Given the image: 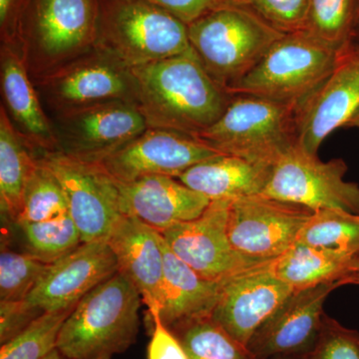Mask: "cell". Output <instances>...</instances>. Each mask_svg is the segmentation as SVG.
<instances>
[{"label": "cell", "mask_w": 359, "mask_h": 359, "mask_svg": "<svg viewBox=\"0 0 359 359\" xmlns=\"http://www.w3.org/2000/svg\"><path fill=\"white\" fill-rule=\"evenodd\" d=\"M128 70L149 128L197 137L221 117L233 97L210 76L192 48Z\"/></svg>", "instance_id": "cell-1"}, {"label": "cell", "mask_w": 359, "mask_h": 359, "mask_svg": "<svg viewBox=\"0 0 359 359\" xmlns=\"http://www.w3.org/2000/svg\"><path fill=\"white\" fill-rule=\"evenodd\" d=\"M142 302L134 283L118 271L75 306L56 348L69 359H112L125 353L138 337Z\"/></svg>", "instance_id": "cell-2"}, {"label": "cell", "mask_w": 359, "mask_h": 359, "mask_svg": "<svg viewBox=\"0 0 359 359\" xmlns=\"http://www.w3.org/2000/svg\"><path fill=\"white\" fill-rule=\"evenodd\" d=\"M191 47L210 76L228 91L283 36L244 0H231L189 23Z\"/></svg>", "instance_id": "cell-3"}, {"label": "cell", "mask_w": 359, "mask_h": 359, "mask_svg": "<svg viewBox=\"0 0 359 359\" xmlns=\"http://www.w3.org/2000/svg\"><path fill=\"white\" fill-rule=\"evenodd\" d=\"M297 106L233 95L221 117L196 138L222 154L271 165L297 145Z\"/></svg>", "instance_id": "cell-4"}, {"label": "cell", "mask_w": 359, "mask_h": 359, "mask_svg": "<svg viewBox=\"0 0 359 359\" xmlns=\"http://www.w3.org/2000/svg\"><path fill=\"white\" fill-rule=\"evenodd\" d=\"M337 52L308 32L285 34L228 92L299 107L334 69Z\"/></svg>", "instance_id": "cell-5"}, {"label": "cell", "mask_w": 359, "mask_h": 359, "mask_svg": "<svg viewBox=\"0 0 359 359\" xmlns=\"http://www.w3.org/2000/svg\"><path fill=\"white\" fill-rule=\"evenodd\" d=\"M97 40L127 68L190 50L188 25L144 0H100Z\"/></svg>", "instance_id": "cell-6"}, {"label": "cell", "mask_w": 359, "mask_h": 359, "mask_svg": "<svg viewBox=\"0 0 359 359\" xmlns=\"http://www.w3.org/2000/svg\"><path fill=\"white\" fill-rule=\"evenodd\" d=\"M347 169L342 159L323 162L294 145L273 164L262 194L313 211L334 209L359 215V186L344 179Z\"/></svg>", "instance_id": "cell-7"}, {"label": "cell", "mask_w": 359, "mask_h": 359, "mask_svg": "<svg viewBox=\"0 0 359 359\" xmlns=\"http://www.w3.org/2000/svg\"><path fill=\"white\" fill-rule=\"evenodd\" d=\"M314 212L263 194L231 201L228 219L231 244L242 256L271 263L297 242Z\"/></svg>", "instance_id": "cell-8"}, {"label": "cell", "mask_w": 359, "mask_h": 359, "mask_svg": "<svg viewBox=\"0 0 359 359\" xmlns=\"http://www.w3.org/2000/svg\"><path fill=\"white\" fill-rule=\"evenodd\" d=\"M57 177L82 242L107 241L122 216L117 182L97 163L50 151L39 159Z\"/></svg>", "instance_id": "cell-9"}, {"label": "cell", "mask_w": 359, "mask_h": 359, "mask_svg": "<svg viewBox=\"0 0 359 359\" xmlns=\"http://www.w3.org/2000/svg\"><path fill=\"white\" fill-rule=\"evenodd\" d=\"M358 112L359 43L351 40L337 52L327 79L297 107V145L318 155L323 140Z\"/></svg>", "instance_id": "cell-10"}, {"label": "cell", "mask_w": 359, "mask_h": 359, "mask_svg": "<svg viewBox=\"0 0 359 359\" xmlns=\"http://www.w3.org/2000/svg\"><path fill=\"white\" fill-rule=\"evenodd\" d=\"M231 203L230 200L212 201L199 218L176 224L162 233L168 248L208 280H224L269 264L242 256L233 249L228 233Z\"/></svg>", "instance_id": "cell-11"}, {"label": "cell", "mask_w": 359, "mask_h": 359, "mask_svg": "<svg viewBox=\"0 0 359 359\" xmlns=\"http://www.w3.org/2000/svg\"><path fill=\"white\" fill-rule=\"evenodd\" d=\"M149 128L140 109L124 100L80 106L59 123V152L100 163Z\"/></svg>", "instance_id": "cell-12"}, {"label": "cell", "mask_w": 359, "mask_h": 359, "mask_svg": "<svg viewBox=\"0 0 359 359\" xmlns=\"http://www.w3.org/2000/svg\"><path fill=\"white\" fill-rule=\"evenodd\" d=\"M219 154L190 135L148 128L97 164L117 183L125 184L148 176L177 179L189 168Z\"/></svg>", "instance_id": "cell-13"}, {"label": "cell", "mask_w": 359, "mask_h": 359, "mask_svg": "<svg viewBox=\"0 0 359 359\" xmlns=\"http://www.w3.org/2000/svg\"><path fill=\"white\" fill-rule=\"evenodd\" d=\"M273 263L224 278L212 313V320L245 346L294 292L273 273Z\"/></svg>", "instance_id": "cell-14"}, {"label": "cell", "mask_w": 359, "mask_h": 359, "mask_svg": "<svg viewBox=\"0 0 359 359\" xmlns=\"http://www.w3.org/2000/svg\"><path fill=\"white\" fill-rule=\"evenodd\" d=\"M118 269L117 259L107 241L82 243L49 264L26 301L43 313L74 308Z\"/></svg>", "instance_id": "cell-15"}, {"label": "cell", "mask_w": 359, "mask_h": 359, "mask_svg": "<svg viewBox=\"0 0 359 359\" xmlns=\"http://www.w3.org/2000/svg\"><path fill=\"white\" fill-rule=\"evenodd\" d=\"M340 283H323L297 290L252 335L248 347L257 359L276 354L309 353L323 323V304Z\"/></svg>", "instance_id": "cell-16"}, {"label": "cell", "mask_w": 359, "mask_h": 359, "mask_svg": "<svg viewBox=\"0 0 359 359\" xmlns=\"http://www.w3.org/2000/svg\"><path fill=\"white\" fill-rule=\"evenodd\" d=\"M119 208L161 233L176 224L199 218L212 201L195 192L178 179L148 176L119 184Z\"/></svg>", "instance_id": "cell-17"}, {"label": "cell", "mask_w": 359, "mask_h": 359, "mask_svg": "<svg viewBox=\"0 0 359 359\" xmlns=\"http://www.w3.org/2000/svg\"><path fill=\"white\" fill-rule=\"evenodd\" d=\"M107 242L117 259L118 271L139 290L149 316L160 314L165 268L162 233L139 219L122 215Z\"/></svg>", "instance_id": "cell-18"}, {"label": "cell", "mask_w": 359, "mask_h": 359, "mask_svg": "<svg viewBox=\"0 0 359 359\" xmlns=\"http://www.w3.org/2000/svg\"><path fill=\"white\" fill-rule=\"evenodd\" d=\"M99 8L100 0H27L20 22L42 50L57 55L97 40Z\"/></svg>", "instance_id": "cell-19"}, {"label": "cell", "mask_w": 359, "mask_h": 359, "mask_svg": "<svg viewBox=\"0 0 359 359\" xmlns=\"http://www.w3.org/2000/svg\"><path fill=\"white\" fill-rule=\"evenodd\" d=\"M223 280H208L198 275L165 242L161 320L174 332L193 321L211 318L221 295Z\"/></svg>", "instance_id": "cell-20"}, {"label": "cell", "mask_w": 359, "mask_h": 359, "mask_svg": "<svg viewBox=\"0 0 359 359\" xmlns=\"http://www.w3.org/2000/svg\"><path fill=\"white\" fill-rule=\"evenodd\" d=\"M273 166L219 154L189 168L180 182L211 201L237 200L264 192Z\"/></svg>", "instance_id": "cell-21"}, {"label": "cell", "mask_w": 359, "mask_h": 359, "mask_svg": "<svg viewBox=\"0 0 359 359\" xmlns=\"http://www.w3.org/2000/svg\"><path fill=\"white\" fill-rule=\"evenodd\" d=\"M271 269L294 292L323 283L346 285L359 269V257L297 241L271 264Z\"/></svg>", "instance_id": "cell-22"}, {"label": "cell", "mask_w": 359, "mask_h": 359, "mask_svg": "<svg viewBox=\"0 0 359 359\" xmlns=\"http://www.w3.org/2000/svg\"><path fill=\"white\" fill-rule=\"evenodd\" d=\"M52 89L59 100L69 105L86 106L106 101L124 100L135 92L133 79L127 72L106 63L77 66L54 78Z\"/></svg>", "instance_id": "cell-23"}, {"label": "cell", "mask_w": 359, "mask_h": 359, "mask_svg": "<svg viewBox=\"0 0 359 359\" xmlns=\"http://www.w3.org/2000/svg\"><path fill=\"white\" fill-rule=\"evenodd\" d=\"M2 59L1 85L7 107L33 140L44 147L53 144L48 122L20 59L6 50Z\"/></svg>", "instance_id": "cell-24"}, {"label": "cell", "mask_w": 359, "mask_h": 359, "mask_svg": "<svg viewBox=\"0 0 359 359\" xmlns=\"http://www.w3.org/2000/svg\"><path fill=\"white\" fill-rule=\"evenodd\" d=\"M18 132L1 108L0 116V203L2 212L15 224L22 209L26 183L36 166Z\"/></svg>", "instance_id": "cell-25"}, {"label": "cell", "mask_w": 359, "mask_h": 359, "mask_svg": "<svg viewBox=\"0 0 359 359\" xmlns=\"http://www.w3.org/2000/svg\"><path fill=\"white\" fill-rule=\"evenodd\" d=\"M25 252L45 264H53L82 244L81 233L70 214L48 221L16 223Z\"/></svg>", "instance_id": "cell-26"}, {"label": "cell", "mask_w": 359, "mask_h": 359, "mask_svg": "<svg viewBox=\"0 0 359 359\" xmlns=\"http://www.w3.org/2000/svg\"><path fill=\"white\" fill-rule=\"evenodd\" d=\"M297 241L359 257V215L342 210H318Z\"/></svg>", "instance_id": "cell-27"}, {"label": "cell", "mask_w": 359, "mask_h": 359, "mask_svg": "<svg viewBox=\"0 0 359 359\" xmlns=\"http://www.w3.org/2000/svg\"><path fill=\"white\" fill-rule=\"evenodd\" d=\"M190 359H257L249 347L229 334L212 318L174 330Z\"/></svg>", "instance_id": "cell-28"}, {"label": "cell", "mask_w": 359, "mask_h": 359, "mask_svg": "<svg viewBox=\"0 0 359 359\" xmlns=\"http://www.w3.org/2000/svg\"><path fill=\"white\" fill-rule=\"evenodd\" d=\"M358 7L359 0H311L304 32L339 50L354 39Z\"/></svg>", "instance_id": "cell-29"}, {"label": "cell", "mask_w": 359, "mask_h": 359, "mask_svg": "<svg viewBox=\"0 0 359 359\" xmlns=\"http://www.w3.org/2000/svg\"><path fill=\"white\" fill-rule=\"evenodd\" d=\"M36 160V166L26 183L22 209L16 223H36L69 214L67 197L57 177Z\"/></svg>", "instance_id": "cell-30"}, {"label": "cell", "mask_w": 359, "mask_h": 359, "mask_svg": "<svg viewBox=\"0 0 359 359\" xmlns=\"http://www.w3.org/2000/svg\"><path fill=\"white\" fill-rule=\"evenodd\" d=\"M75 308V306H74ZM40 316L18 337L2 344L0 359H43L56 349L61 327L73 309Z\"/></svg>", "instance_id": "cell-31"}, {"label": "cell", "mask_w": 359, "mask_h": 359, "mask_svg": "<svg viewBox=\"0 0 359 359\" xmlns=\"http://www.w3.org/2000/svg\"><path fill=\"white\" fill-rule=\"evenodd\" d=\"M49 264L26 252L2 245L0 252V302L25 301Z\"/></svg>", "instance_id": "cell-32"}, {"label": "cell", "mask_w": 359, "mask_h": 359, "mask_svg": "<svg viewBox=\"0 0 359 359\" xmlns=\"http://www.w3.org/2000/svg\"><path fill=\"white\" fill-rule=\"evenodd\" d=\"M269 25L283 34L304 32L311 0H244Z\"/></svg>", "instance_id": "cell-33"}, {"label": "cell", "mask_w": 359, "mask_h": 359, "mask_svg": "<svg viewBox=\"0 0 359 359\" xmlns=\"http://www.w3.org/2000/svg\"><path fill=\"white\" fill-rule=\"evenodd\" d=\"M306 359H359V332L325 314L320 334Z\"/></svg>", "instance_id": "cell-34"}, {"label": "cell", "mask_w": 359, "mask_h": 359, "mask_svg": "<svg viewBox=\"0 0 359 359\" xmlns=\"http://www.w3.org/2000/svg\"><path fill=\"white\" fill-rule=\"evenodd\" d=\"M27 301L0 302V344L11 341L43 314Z\"/></svg>", "instance_id": "cell-35"}, {"label": "cell", "mask_w": 359, "mask_h": 359, "mask_svg": "<svg viewBox=\"0 0 359 359\" xmlns=\"http://www.w3.org/2000/svg\"><path fill=\"white\" fill-rule=\"evenodd\" d=\"M150 318L153 330L148 344V359H190L176 335L162 323L160 314Z\"/></svg>", "instance_id": "cell-36"}, {"label": "cell", "mask_w": 359, "mask_h": 359, "mask_svg": "<svg viewBox=\"0 0 359 359\" xmlns=\"http://www.w3.org/2000/svg\"><path fill=\"white\" fill-rule=\"evenodd\" d=\"M165 9L186 25L231 0H144Z\"/></svg>", "instance_id": "cell-37"}, {"label": "cell", "mask_w": 359, "mask_h": 359, "mask_svg": "<svg viewBox=\"0 0 359 359\" xmlns=\"http://www.w3.org/2000/svg\"><path fill=\"white\" fill-rule=\"evenodd\" d=\"M27 0H0V25L6 33L20 22Z\"/></svg>", "instance_id": "cell-38"}, {"label": "cell", "mask_w": 359, "mask_h": 359, "mask_svg": "<svg viewBox=\"0 0 359 359\" xmlns=\"http://www.w3.org/2000/svg\"><path fill=\"white\" fill-rule=\"evenodd\" d=\"M308 353L276 354L269 359H306Z\"/></svg>", "instance_id": "cell-39"}, {"label": "cell", "mask_w": 359, "mask_h": 359, "mask_svg": "<svg viewBox=\"0 0 359 359\" xmlns=\"http://www.w3.org/2000/svg\"><path fill=\"white\" fill-rule=\"evenodd\" d=\"M43 359H69L66 358V356L63 355L62 353H59V351L57 348L54 349L52 353H49L48 355L46 356V358H44Z\"/></svg>", "instance_id": "cell-40"}, {"label": "cell", "mask_w": 359, "mask_h": 359, "mask_svg": "<svg viewBox=\"0 0 359 359\" xmlns=\"http://www.w3.org/2000/svg\"><path fill=\"white\" fill-rule=\"evenodd\" d=\"M346 127H353V128L359 129V112L348 122Z\"/></svg>", "instance_id": "cell-41"}, {"label": "cell", "mask_w": 359, "mask_h": 359, "mask_svg": "<svg viewBox=\"0 0 359 359\" xmlns=\"http://www.w3.org/2000/svg\"><path fill=\"white\" fill-rule=\"evenodd\" d=\"M353 40H355V41H358L359 43V7H358V21H356L355 32H354Z\"/></svg>", "instance_id": "cell-42"}, {"label": "cell", "mask_w": 359, "mask_h": 359, "mask_svg": "<svg viewBox=\"0 0 359 359\" xmlns=\"http://www.w3.org/2000/svg\"><path fill=\"white\" fill-rule=\"evenodd\" d=\"M349 285H359V269L358 271H356V273H354L353 278H351V282H349Z\"/></svg>", "instance_id": "cell-43"}]
</instances>
